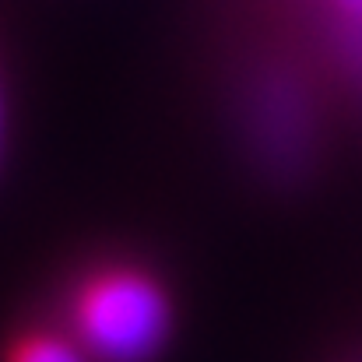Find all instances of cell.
<instances>
[{
	"mask_svg": "<svg viewBox=\"0 0 362 362\" xmlns=\"http://www.w3.org/2000/svg\"><path fill=\"white\" fill-rule=\"evenodd\" d=\"M0 120H4V117H0Z\"/></svg>",
	"mask_w": 362,
	"mask_h": 362,
	"instance_id": "277c9868",
	"label": "cell"
},
{
	"mask_svg": "<svg viewBox=\"0 0 362 362\" xmlns=\"http://www.w3.org/2000/svg\"><path fill=\"white\" fill-rule=\"evenodd\" d=\"M334 7H338L356 28H362V0H334Z\"/></svg>",
	"mask_w": 362,
	"mask_h": 362,
	"instance_id": "3957f363",
	"label": "cell"
},
{
	"mask_svg": "<svg viewBox=\"0 0 362 362\" xmlns=\"http://www.w3.org/2000/svg\"><path fill=\"white\" fill-rule=\"evenodd\" d=\"M7 362H85V356L57 334H28L11 349Z\"/></svg>",
	"mask_w": 362,
	"mask_h": 362,
	"instance_id": "7a4b0ae2",
	"label": "cell"
},
{
	"mask_svg": "<svg viewBox=\"0 0 362 362\" xmlns=\"http://www.w3.org/2000/svg\"><path fill=\"white\" fill-rule=\"evenodd\" d=\"M169 299L155 278L110 267L92 274L74 299V324L85 345L110 362H144L169 334Z\"/></svg>",
	"mask_w": 362,
	"mask_h": 362,
	"instance_id": "6da1fadb",
	"label": "cell"
}]
</instances>
